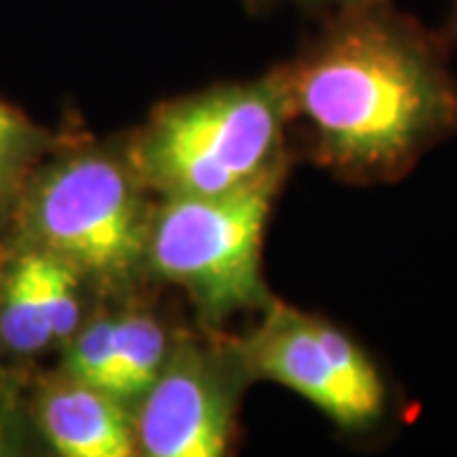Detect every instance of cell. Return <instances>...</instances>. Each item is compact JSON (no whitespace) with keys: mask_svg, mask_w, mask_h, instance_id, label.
Returning a JSON list of instances; mask_svg holds the SVG:
<instances>
[{"mask_svg":"<svg viewBox=\"0 0 457 457\" xmlns=\"http://www.w3.org/2000/svg\"><path fill=\"white\" fill-rule=\"evenodd\" d=\"M285 99L328 165L396 176L457 125V89L440 51L381 0L353 3L297 66Z\"/></svg>","mask_w":457,"mask_h":457,"instance_id":"6da1fadb","label":"cell"},{"mask_svg":"<svg viewBox=\"0 0 457 457\" xmlns=\"http://www.w3.org/2000/svg\"><path fill=\"white\" fill-rule=\"evenodd\" d=\"M282 84L221 87L161 107L132 145L140 183L165 196H224L279 176Z\"/></svg>","mask_w":457,"mask_h":457,"instance_id":"7a4b0ae2","label":"cell"},{"mask_svg":"<svg viewBox=\"0 0 457 457\" xmlns=\"http://www.w3.org/2000/svg\"><path fill=\"white\" fill-rule=\"evenodd\" d=\"M137 173L97 150L66 155L21 194L26 245L51 252L84 278L122 282L147 257Z\"/></svg>","mask_w":457,"mask_h":457,"instance_id":"3957f363","label":"cell"},{"mask_svg":"<svg viewBox=\"0 0 457 457\" xmlns=\"http://www.w3.org/2000/svg\"><path fill=\"white\" fill-rule=\"evenodd\" d=\"M279 176L224 196H170L150 216L147 257L209 318L264 300L262 239Z\"/></svg>","mask_w":457,"mask_h":457,"instance_id":"277c9868","label":"cell"},{"mask_svg":"<svg viewBox=\"0 0 457 457\" xmlns=\"http://www.w3.org/2000/svg\"><path fill=\"white\" fill-rule=\"evenodd\" d=\"M245 366L305 396L348 429L374 425L386 404L384 381L359 345L287 305H270L246 341Z\"/></svg>","mask_w":457,"mask_h":457,"instance_id":"5b68a950","label":"cell"},{"mask_svg":"<svg viewBox=\"0 0 457 457\" xmlns=\"http://www.w3.org/2000/svg\"><path fill=\"white\" fill-rule=\"evenodd\" d=\"M237 381L212 351L183 343L168 351L161 374L140 396L137 450L153 457H216L228 447Z\"/></svg>","mask_w":457,"mask_h":457,"instance_id":"8992f818","label":"cell"},{"mask_svg":"<svg viewBox=\"0 0 457 457\" xmlns=\"http://www.w3.org/2000/svg\"><path fill=\"white\" fill-rule=\"evenodd\" d=\"M38 425L59 455L130 457L137 453L135 417L114 394L64 374L38 396Z\"/></svg>","mask_w":457,"mask_h":457,"instance_id":"52a82bcc","label":"cell"},{"mask_svg":"<svg viewBox=\"0 0 457 457\" xmlns=\"http://www.w3.org/2000/svg\"><path fill=\"white\" fill-rule=\"evenodd\" d=\"M0 341L13 353H38L54 343L44 303L38 252L26 246L0 282Z\"/></svg>","mask_w":457,"mask_h":457,"instance_id":"ba28073f","label":"cell"},{"mask_svg":"<svg viewBox=\"0 0 457 457\" xmlns=\"http://www.w3.org/2000/svg\"><path fill=\"white\" fill-rule=\"evenodd\" d=\"M117 336V376L112 394L122 402L140 399L161 374L168 359V338L150 315L125 312L114 315Z\"/></svg>","mask_w":457,"mask_h":457,"instance_id":"9c48e42d","label":"cell"},{"mask_svg":"<svg viewBox=\"0 0 457 457\" xmlns=\"http://www.w3.org/2000/svg\"><path fill=\"white\" fill-rule=\"evenodd\" d=\"M49 135L0 99V212L23 194L31 165L44 155Z\"/></svg>","mask_w":457,"mask_h":457,"instance_id":"30bf717a","label":"cell"},{"mask_svg":"<svg viewBox=\"0 0 457 457\" xmlns=\"http://www.w3.org/2000/svg\"><path fill=\"white\" fill-rule=\"evenodd\" d=\"M64 374L79 378L89 386H97L112 394L117 376V336H114V315L99 318L89 326L79 328L66 353Z\"/></svg>","mask_w":457,"mask_h":457,"instance_id":"8fae6325","label":"cell"},{"mask_svg":"<svg viewBox=\"0 0 457 457\" xmlns=\"http://www.w3.org/2000/svg\"><path fill=\"white\" fill-rule=\"evenodd\" d=\"M11 432H13V427L8 422V417L0 411V455L13 453V437H11Z\"/></svg>","mask_w":457,"mask_h":457,"instance_id":"7c38bea8","label":"cell"},{"mask_svg":"<svg viewBox=\"0 0 457 457\" xmlns=\"http://www.w3.org/2000/svg\"><path fill=\"white\" fill-rule=\"evenodd\" d=\"M345 5H353V3H371V0H341Z\"/></svg>","mask_w":457,"mask_h":457,"instance_id":"4fadbf2b","label":"cell"}]
</instances>
